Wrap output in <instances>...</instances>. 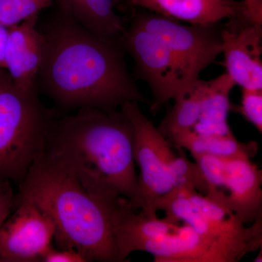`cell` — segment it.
I'll list each match as a JSON object with an SVG mask.
<instances>
[{"label":"cell","instance_id":"obj_1","mask_svg":"<svg viewBox=\"0 0 262 262\" xmlns=\"http://www.w3.org/2000/svg\"><path fill=\"white\" fill-rule=\"evenodd\" d=\"M37 85L61 107L114 111L149 103L127 72L122 42L96 35L60 9L46 32Z\"/></svg>","mask_w":262,"mask_h":262},{"label":"cell","instance_id":"obj_2","mask_svg":"<svg viewBox=\"0 0 262 262\" xmlns=\"http://www.w3.org/2000/svg\"><path fill=\"white\" fill-rule=\"evenodd\" d=\"M134 139L121 110L84 108L52 121L45 150L94 198L110 204L127 199L133 208L138 188Z\"/></svg>","mask_w":262,"mask_h":262},{"label":"cell","instance_id":"obj_3","mask_svg":"<svg viewBox=\"0 0 262 262\" xmlns=\"http://www.w3.org/2000/svg\"><path fill=\"white\" fill-rule=\"evenodd\" d=\"M19 189L20 198L51 219L58 247L75 250L86 261L119 262L114 226L128 200L110 204L94 198L46 150L34 160Z\"/></svg>","mask_w":262,"mask_h":262},{"label":"cell","instance_id":"obj_4","mask_svg":"<svg viewBox=\"0 0 262 262\" xmlns=\"http://www.w3.org/2000/svg\"><path fill=\"white\" fill-rule=\"evenodd\" d=\"M51 122L37 91L18 89L0 68V182H23L46 149Z\"/></svg>","mask_w":262,"mask_h":262},{"label":"cell","instance_id":"obj_5","mask_svg":"<svg viewBox=\"0 0 262 262\" xmlns=\"http://www.w3.org/2000/svg\"><path fill=\"white\" fill-rule=\"evenodd\" d=\"M157 211L165 212L175 223L184 222L210 244L208 262H237L261 248L262 219L246 227L232 213L225 220L203 214L182 187H175L155 205Z\"/></svg>","mask_w":262,"mask_h":262},{"label":"cell","instance_id":"obj_6","mask_svg":"<svg viewBox=\"0 0 262 262\" xmlns=\"http://www.w3.org/2000/svg\"><path fill=\"white\" fill-rule=\"evenodd\" d=\"M120 110L134 127V161L140 170L133 208L147 218H158L157 202L175 188L167 165L173 144L143 114L139 103H123Z\"/></svg>","mask_w":262,"mask_h":262},{"label":"cell","instance_id":"obj_7","mask_svg":"<svg viewBox=\"0 0 262 262\" xmlns=\"http://www.w3.org/2000/svg\"><path fill=\"white\" fill-rule=\"evenodd\" d=\"M122 44L134 60L138 77L149 85L153 115L196 80L159 38L134 21L124 30Z\"/></svg>","mask_w":262,"mask_h":262},{"label":"cell","instance_id":"obj_8","mask_svg":"<svg viewBox=\"0 0 262 262\" xmlns=\"http://www.w3.org/2000/svg\"><path fill=\"white\" fill-rule=\"evenodd\" d=\"M133 21L159 38L195 79L222 54L218 24L184 25L147 10L136 15Z\"/></svg>","mask_w":262,"mask_h":262},{"label":"cell","instance_id":"obj_9","mask_svg":"<svg viewBox=\"0 0 262 262\" xmlns=\"http://www.w3.org/2000/svg\"><path fill=\"white\" fill-rule=\"evenodd\" d=\"M18 196L13 215L0 228V261H41L52 246L55 226L34 203Z\"/></svg>","mask_w":262,"mask_h":262},{"label":"cell","instance_id":"obj_10","mask_svg":"<svg viewBox=\"0 0 262 262\" xmlns=\"http://www.w3.org/2000/svg\"><path fill=\"white\" fill-rule=\"evenodd\" d=\"M226 73L241 89L262 90V24L246 15L220 29Z\"/></svg>","mask_w":262,"mask_h":262},{"label":"cell","instance_id":"obj_11","mask_svg":"<svg viewBox=\"0 0 262 262\" xmlns=\"http://www.w3.org/2000/svg\"><path fill=\"white\" fill-rule=\"evenodd\" d=\"M34 17L9 28L5 50V70L18 89L37 91V79L46 50V37Z\"/></svg>","mask_w":262,"mask_h":262},{"label":"cell","instance_id":"obj_12","mask_svg":"<svg viewBox=\"0 0 262 262\" xmlns=\"http://www.w3.org/2000/svg\"><path fill=\"white\" fill-rule=\"evenodd\" d=\"M262 173L256 164L245 158H230L220 202L239 220L252 224L262 218Z\"/></svg>","mask_w":262,"mask_h":262},{"label":"cell","instance_id":"obj_13","mask_svg":"<svg viewBox=\"0 0 262 262\" xmlns=\"http://www.w3.org/2000/svg\"><path fill=\"white\" fill-rule=\"evenodd\" d=\"M136 8L193 25H215L246 15L244 0H127Z\"/></svg>","mask_w":262,"mask_h":262},{"label":"cell","instance_id":"obj_14","mask_svg":"<svg viewBox=\"0 0 262 262\" xmlns=\"http://www.w3.org/2000/svg\"><path fill=\"white\" fill-rule=\"evenodd\" d=\"M137 211L129 202L117 215L114 233L119 262L125 261L130 253L138 251L139 246L148 239L173 232L179 227V224L166 217L163 220L149 219Z\"/></svg>","mask_w":262,"mask_h":262},{"label":"cell","instance_id":"obj_15","mask_svg":"<svg viewBox=\"0 0 262 262\" xmlns=\"http://www.w3.org/2000/svg\"><path fill=\"white\" fill-rule=\"evenodd\" d=\"M210 244L189 226L148 239L138 251L154 256L157 262H208Z\"/></svg>","mask_w":262,"mask_h":262},{"label":"cell","instance_id":"obj_16","mask_svg":"<svg viewBox=\"0 0 262 262\" xmlns=\"http://www.w3.org/2000/svg\"><path fill=\"white\" fill-rule=\"evenodd\" d=\"M60 9L96 35L122 42L123 23L117 14L118 0H56Z\"/></svg>","mask_w":262,"mask_h":262},{"label":"cell","instance_id":"obj_17","mask_svg":"<svg viewBox=\"0 0 262 262\" xmlns=\"http://www.w3.org/2000/svg\"><path fill=\"white\" fill-rule=\"evenodd\" d=\"M168 141L175 146L189 150L192 156L210 155L229 159L251 160L258 150L257 142H241L232 133L225 136H207L200 135L192 129L177 134Z\"/></svg>","mask_w":262,"mask_h":262},{"label":"cell","instance_id":"obj_18","mask_svg":"<svg viewBox=\"0 0 262 262\" xmlns=\"http://www.w3.org/2000/svg\"><path fill=\"white\" fill-rule=\"evenodd\" d=\"M208 89V81L198 78L174 99L173 107L158 127L164 137L169 140L177 134L192 130L199 120Z\"/></svg>","mask_w":262,"mask_h":262},{"label":"cell","instance_id":"obj_19","mask_svg":"<svg viewBox=\"0 0 262 262\" xmlns=\"http://www.w3.org/2000/svg\"><path fill=\"white\" fill-rule=\"evenodd\" d=\"M236 85L227 73L208 81V92L203 101L198 122L208 124L227 123V116L232 107L229 96Z\"/></svg>","mask_w":262,"mask_h":262},{"label":"cell","instance_id":"obj_20","mask_svg":"<svg viewBox=\"0 0 262 262\" xmlns=\"http://www.w3.org/2000/svg\"><path fill=\"white\" fill-rule=\"evenodd\" d=\"M53 0H0V24L7 28L39 17Z\"/></svg>","mask_w":262,"mask_h":262},{"label":"cell","instance_id":"obj_21","mask_svg":"<svg viewBox=\"0 0 262 262\" xmlns=\"http://www.w3.org/2000/svg\"><path fill=\"white\" fill-rule=\"evenodd\" d=\"M208 186L206 196L213 201L220 200L227 177L229 158L210 155H192Z\"/></svg>","mask_w":262,"mask_h":262},{"label":"cell","instance_id":"obj_22","mask_svg":"<svg viewBox=\"0 0 262 262\" xmlns=\"http://www.w3.org/2000/svg\"><path fill=\"white\" fill-rule=\"evenodd\" d=\"M231 110L241 113L244 118L254 127L260 134L262 132V90L242 89V99L239 106Z\"/></svg>","mask_w":262,"mask_h":262},{"label":"cell","instance_id":"obj_23","mask_svg":"<svg viewBox=\"0 0 262 262\" xmlns=\"http://www.w3.org/2000/svg\"><path fill=\"white\" fill-rule=\"evenodd\" d=\"M19 201L10 182H0V228L16 208Z\"/></svg>","mask_w":262,"mask_h":262},{"label":"cell","instance_id":"obj_24","mask_svg":"<svg viewBox=\"0 0 262 262\" xmlns=\"http://www.w3.org/2000/svg\"><path fill=\"white\" fill-rule=\"evenodd\" d=\"M41 261L44 262H86L85 258L80 253L73 249L60 248L56 249L51 246L43 255Z\"/></svg>","mask_w":262,"mask_h":262},{"label":"cell","instance_id":"obj_25","mask_svg":"<svg viewBox=\"0 0 262 262\" xmlns=\"http://www.w3.org/2000/svg\"><path fill=\"white\" fill-rule=\"evenodd\" d=\"M246 17L248 20L262 24V0H244Z\"/></svg>","mask_w":262,"mask_h":262},{"label":"cell","instance_id":"obj_26","mask_svg":"<svg viewBox=\"0 0 262 262\" xmlns=\"http://www.w3.org/2000/svg\"><path fill=\"white\" fill-rule=\"evenodd\" d=\"M9 29L0 24V68L4 69L5 67V50L8 39Z\"/></svg>","mask_w":262,"mask_h":262},{"label":"cell","instance_id":"obj_27","mask_svg":"<svg viewBox=\"0 0 262 262\" xmlns=\"http://www.w3.org/2000/svg\"><path fill=\"white\" fill-rule=\"evenodd\" d=\"M262 257H261V248H260V253H258V256L255 258L254 261L255 262H261L262 261Z\"/></svg>","mask_w":262,"mask_h":262}]
</instances>
